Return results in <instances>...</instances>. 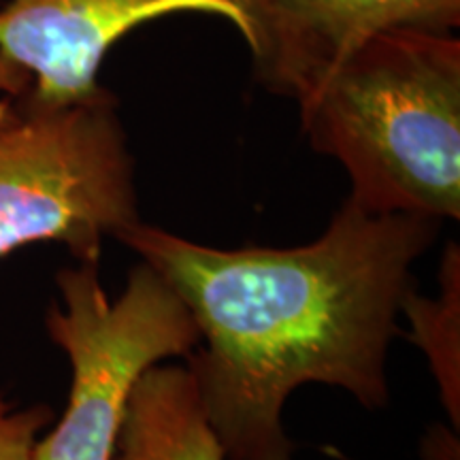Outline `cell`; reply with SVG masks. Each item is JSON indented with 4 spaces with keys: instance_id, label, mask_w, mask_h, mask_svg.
I'll use <instances>...</instances> for the list:
<instances>
[{
    "instance_id": "6da1fadb",
    "label": "cell",
    "mask_w": 460,
    "mask_h": 460,
    "mask_svg": "<svg viewBox=\"0 0 460 460\" xmlns=\"http://www.w3.org/2000/svg\"><path fill=\"white\" fill-rule=\"evenodd\" d=\"M441 222L369 214L345 200L320 239L220 250L137 222L118 234L172 286L200 343L188 356L226 460H295L281 413L292 390L326 384L367 410L390 401L388 349L411 267Z\"/></svg>"
},
{
    "instance_id": "7a4b0ae2",
    "label": "cell",
    "mask_w": 460,
    "mask_h": 460,
    "mask_svg": "<svg viewBox=\"0 0 460 460\" xmlns=\"http://www.w3.org/2000/svg\"><path fill=\"white\" fill-rule=\"evenodd\" d=\"M296 102L312 147L348 172L354 205L458 220L460 41L452 32H379Z\"/></svg>"
},
{
    "instance_id": "3957f363",
    "label": "cell",
    "mask_w": 460,
    "mask_h": 460,
    "mask_svg": "<svg viewBox=\"0 0 460 460\" xmlns=\"http://www.w3.org/2000/svg\"><path fill=\"white\" fill-rule=\"evenodd\" d=\"M137 222L135 163L111 92L66 107L24 102L0 126V258L54 241L99 264L105 237Z\"/></svg>"
},
{
    "instance_id": "277c9868",
    "label": "cell",
    "mask_w": 460,
    "mask_h": 460,
    "mask_svg": "<svg viewBox=\"0 0 460 460\" xmlns=\"http://www.w3.org/2000/svg\"><path fill=\"white\" fill-rule=\"evenodd\" d=\"M56 286L60 301L49 307L45 326L71 365V393L60 422L39 437L32 460H113L143 373L163 360L188 358L200 332L186 303L147 262L132 269L113 301L99 264L62 269Z\"/></svg>"
},
{
    "instance_id": "5b68a950",
    "label": "cell",
    "mask_w": 460,
    "mask_h": 460,
    "mask_svg": "<svg viewBox=\"0 0 460 460\" xmlns=\"http://www.w3.org/2000/svg\"><path fill=\"white\" fill-rule=\"evenodd\" d=\"M180 11L233 24L254 65L267 54L269 0H9L0 9V54L31 73L28 105H75L102 90V58L124 34Z\"/></svg>"
},
{
    "instance_id": "8992f818",
    "label": "cell",
    "mask_w": 460,
    "mask_h": 460,
    "mask_svg": "<svg viewBox=\"0 0 460 460\" xmlns=\"http://www.w3.org/2000/svg\"><path fill=\"white\" fill-rule=\"evenodd\" d=\"M458 24L460 0H269V48L256 73L296 101L379 32H452Z\"/></svg>"
},
{
    "instance_id": "52a82bcc",
    "label": "cell",
    "mask_w": 460,
    "mask_h": 460,
    "mask_svg": "<svg viewBox=\"0 0 460 460\" xmlns=\"http://www.w3.org/2000/svg\"><path fill=\"white\" fill-rule=\"evenodd\" d=\"M113 460H226L188 367L156 365L143 373Z\"/></svg>"
},
{
    "instance_id": "ba28073f",
    "label": "cell",
    "mask_w": 460,
    "mask_h": 460,
    "mask_svg": "<svg viewBox=\"0 0 460 460\" xmlns=\"http://www.w3.org/2000/svg\"><path fill=\"white\" fill-rule=\"evenodd\" d=\"M401 314L410 324V339L427 356L450 427L460 430V247L446 245L435 298L407 292Z\"/></svg>"
},
{
    "instance_id": "9c48e42d",
    "label": "cell",
    "mask_w": 460,
    "mask_h": 460,
    "mask_svg": "<svg viewBox=\"0 0 460 460\" xmlns=\"http://www.w3.org/2000/svg\"><path fill=\"white\" fill-rule=\"evenodd\" d=\"M54 413L48 405L17 410L0 394V460H32L34 446Z\"/></svg>"
},
{
    "instance_id": "30bf717a",
    "label": "cell",
    "mask_w": 460,
    "mask_h": 460,
    "mask_svg": "<svg viewBox=\"0 0 460 460\" xmlns=\"http://www.w3.org/2000/svg\"><path fill=\"white\" fill-rule=\"evenodd\" d=\"M31 85V73L0 54V126L9 124L15 118L17 109H20L15 101L24 99Z\"/></svg>"
},
{
    "instance_id": "8fae6325",
    "label": "cell",
    "mask_w": 460,
    "mask_h": 460,
    "mask_svg": "<svg viewBox=\"0 0 460 460\" xmlns=\"http://www.w3.org/2000/svg\"><path fill=\"white\" fill-rule=\"evenodd\" d=\"M420 460H460L458 430L450 424H430L420 441Z\"/></svg>"
}]
</instances>
